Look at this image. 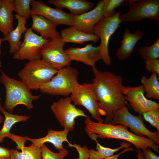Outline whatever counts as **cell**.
I'll use <instances>...</instances> for the list:
<instances>
[{
  "label": "cell",
  "instance_id": "2",
  "mask_svg": "<svg viewBox=\"0 0 159 159\" xmlns=\"http://www.w3.org/2000/svg\"><path fill=\"white\" fill-rule=\"evenodd\" d=\"M85 131L92 140L97 141L101 139H115L125 140L132 144L138 149H152L159 153V145L150 139L140 136L129 131L128 127L121 124L113 125L91 120L90 117L85 120Z\"/></svg>",
  "mask_w": 159,
  "mask_h": 159
},
{
  "label": "cell",
  "instance_id": "34",
  "mask_svg": "<svg viewBox=\"0 0 159 159\" xmlns=\"http://www.w3.org/2000/svg\"><path fill=\"white\" fill-rule=\"evenodd\" d=\"M14 141L16 144V148L22 150L25 147L24 144L27 141L26 136L22 137L11 133L7 137Z\"/></svg>",
  "mask_w": 159,
  "mask_h": 159
},
{
  "label": "cell",
  "instance_id": "39",
  "mask_svg": "<svg viewBox=\"0 0 159 159\" xmlns=\"http://www.w3.org/2000/svg\"><path fill=\"white\" fill-rule=\"evenodd\" d=\"M136 152L138 159H143V152L141 150L137 149Z\"/></svg>",
  "mask_w": 159,
  "mask_h": 159
},
{
  "label": "cell",
  "instance_id": "5",
  "mask_svg": "<svg viewBox=\"0 0 159 159\" xmlns=\"http://www.w3.org/2000/svg\"><path fill=\"white\" fill-rule=\"evenodd\" d=\"M79 74L77 69L70 66L62 68L58 70L50 81L41 85L39 89L43 93L68 96L79 84Z\"/></svg>",
  "mask_w": 159,
  "mask_h": 159
},
{
  "label": "cell",
  "instance_id": "33",
  "mask_svg": "<svg viewBox=\"0 0 159 159\" xmlns=\"http://www.w3.org/2000/svg\"><path fill=\"white\" fill-rule=\"evenodd\" d=\"M145 69L148 72L156 73L159 76V60L156 59H150L145 61Z\"/></svg>",
  "mask_w": 159,
  "mask_h": 159
},
{
  "label": "cell",
  "instance_id": "28",
  "mask_svg": "<svg viewBox=\"0 0 159 159\" xmlns=\"http://www.w3.org/2000/svg\"><path fill=\"white\" fill-rule=\"evenodd\" d=\"M141 59L144 61L150 59L159 58V37L152 45L147 47H139L138 48Z\"/></svg>",
  "mask_w": 159,
  "mask_h": 159
},
{
  "label": "cell",
  "instance_id": "40",
  "mask_svg": "<svg viewBox=\"0 0 159 159\" xmlns=\"http://www.w3.org/2000/svg\"><path fill=\"white\" fill-rule=\"evenodd\" d=\"M2 42H3V38L0 37V55L1 53V43ZM1 66H2L1 63V62L0 59V67H1Z\"/></svg>",
  "mask_w": 159,
  "mask_h": 159
},
{
  "label": "cell",
  "instance_id": "30",
  "mask_svg": "<svg viewBox=\"0 0 159 159\" xmlns=\"http://www.w3.org/2000/svg\"><path fill=\"white\" fill-rule=\"evenodd\" d=\"M104 6L102 11V17H109L116 13L115 9L119 6L127 4L128 0H103Z\"/></svg>",
  "mask_w": 159,
  "mask_h": 159
},
{
  "label": "cell",
  "instance_id": "32",
  "mask_svg": "<svg viewBox=\"0 0 159 159\" xmlns=\"http://www.w3.org/2000/svg\"><path fill=\"white\" fill-rule=\"evenodd\" d=\"M144 119L159 132V109L149 110L143 113Z\"/></svg>",
  "mask_w": 159,
  "mask_h": 159
},
{
  "label": "cell",
  "instance_id": "43",
  "mask_svg": "<svg viewBox=\"0 0 159 159\" xmlns=\"http://www.w3.org/2000/svg\"><path fill=\"white\" fill-rule=\"evenodd\" d=\"M74 159H80L79 158V157H78V158H74Z\"/></svg>",
  "mask_w": 159,
  "mask_h": 159
},
{
  "label": "cell",
  "instance_id": "11",
  "mask_svg": "<svg viewBox=\"0 0 159 159\" xmlns=\"http://www.w3.org/2000/svg\"><path fill=\"white\" fill-rule=\"evenodd\" d=\"M65 43L61 37L51 39L42 48V59L58 70L70 66L71 61L63 50Z\"/></svg>",
  "mask_w": 159,
  "mask_h": 159
},
{
  "label": "cell",
  "instance_id": "38",
  "mask_svg": "<svg viewBox=\"0 0 159 159\" xmlns=\"http://www.w3.org/2000/svg\"><path fill=\"white\" fill-rule=\"evenodd\" d=\"M133 148L131 147L126 148L118 154L115 155H113L110 156L105 158L102 159H117L119 156L122 153L128 151H133Z\"/></svg>",
  "mask_w": 159,
  "mask_h": 159
},
{
  "label": "cell",
  "instance_id": "41",
  "mask_svg": "<svg viewBox=\"0 0 159 159\" xmlns=\"http://www.w3.org/2000/svg\"><path fill=\"white\" fill-rule=\"evenodd\" d=\"M4 118L3 116L0 114V123H1L3 121Z\"/></svg>",
  "mask_w": 159,
  "mask_h": 159
},
{
  "label": "cell",
  "instance_id": "14",
  "mask_svg": "<svg viewBox=\"0 0 159 159\" xmlns=\"http://www.w3.org/2000/svg\"><path fill=\"white\" fill-rule=\"evenodd\" d=\"M31 5V15L42 16L57 25L63 24L72 26L73 15L71 13H67L62 9L50 7L40 1L32 0Z\"/></svg>",
  "mask_w": 159,
  "mask_h": 159
},
{
  "label": "cell",
  "instance_id": "23",
  "mask_svg": "<svg viewBox=\"0 0 159 159\" xmlns=\"http://www.w3.org/2000/svg\"><path fill=\"white\" fill-rule=\"evenodd\" d=\"M14 0H1L0 6V31L4 36L14 29Z\"/></svg>",
  "mask_w": 159,
  "mask_h": 159
},
{
  "label": "cell",
  "instance_id": "7",
  "mask_svg": "<svg viewBox=\"0 0 159 159\" xmlns=\"http://www.w3.org/2000/svg\"><path fill=\"white\" fill-rule=\"evenodd\" d=\"M129 10L120 15V22H135L146 18L159 20V0H128Z\"/></svg>",
  "mask_w": 159,
  "mask_h": 159
},
{
  "label": "cell",
  "instance_id": "10",
  "mask_svg": "<svg viewBox=\"0 0 159 159\" xmlns=\"http://www.w3.org/2000/svg\"><path fill=\"white\" fill-rule=\"evenodd\" d=\"M70 97L75 105L83 106L94 119L98 122H103L100 113L98 102L92 83L79 84Z\"/></svg>",
  "mask_w": 159,
  "mask_h": 159
},
{
  "label": "cell",
  "instance_id": "4",
  "mask_svg": "<svg viewBox=\"0 0 159 159\" xmlns=\"http://www.w3.org/2000/svg\"><path fill=\"white\" fill-rule=\"evenodd\" d=\"M58 71L41 59L29 61L18 76L30 90L36 91L41 85L50 81Z\"/></svg>",
  "mask_w": 159,
  "mask_h": 159
},
{
  "label": "cell",
  "instance_id": "17",
  "mask_svg": "<svg viewBox=\"0 0 159 159\" xmlns=\"http://www.w3.org/2000/svg\"><path fill=\"white\" fill-rule=\"evenodd\" d=\"M31 16L32 23L31 28L43 38L51 39L60 37V33L56 29L57 25L41 15H32Z\"/></svg>",
  "mask_w": 159,
  "mask_h": 159
},
{
  "label": "cell",
  "instance_id": "29",
  "mask_svg": "<svg viewBox=\"0 0 159 159\" xmlns=\"http://www.w3.org/2000/svg\"><path fill=\"white\" fill-rule=\"evenodd\" d=\"M32 0H15L13 3L14 11L20 16L26 19L30 16L32 9L30 8Z\"/></svg>",
  "mask_w": 159,
  "mask_h": 159
},
{
  "label": "cell",
  "instance_id": "25",
  "mask_svg": "<svg viewBox=\"0 0 159 159\" xmlns=\"http://www.w3.org/2000/svg\"><path fill=\"white\" fill-rule=\"evenodd\" d=\"M42 145L32 144L29 147H24L19 152L17 150H10V159H42Z\"/></svg>",
  "mask_w": 159,
  "mask_h": 159
},
{
  "label": "cell",
  "instance_id": "8",
  "mask_svg": "<svg viewBox=\"0 0 159 159\" xmlns=\"http://www.w3.org/2000/svg\"><path fill=\"white\" fill-rule=\"evenodd\" d=\"M120 13V11H118L111 17H102L93 29V34L99 37L100 39L101 60L107 65H110L111 63L108 51L109 41L121 23L119 19Z\"/></svg>",
  "mask_w": 159,
  "mask_h": 159
},
{
  "label": "cell",
  "instance_id": "13",
  "mask_svg": "<svg viewBox=\"0 0 159 159\" xmlns=\"http://www.w3.org/2000/svg\"><path fill=\"white\" fill-rule=\"evenodd\" d=\"M122 90L130 106L139 115H142L149 110L159 109L158 103L145 97V90L142 85L136 87L123 86Z\"/></svg>",
  "mask_w": 159,
  "mask_h": 159
},
{
  "label": "cell",
  "instance_id": "6",
  "mask_svg": "<svg viewBox=\"0 0 159 159\" xmlns=\"http://www.w3.org/2000/svg\"><path fill=\"white\" fill-rule=\"evenodd\" d=\"M110 124H121L129 127L131 132L137 135L145 137L159 145V132L150 131L145 127L142 115H134L129 112L128 107L125 106L113 114Z\"/></svg>",
  "mask_w": 159,
  "mask_h": 159
},
{
  "label": "cell",
  "instance_id": "18",
  "mask_svg": "<svg viewBox=\"0 0 159 159\" xmlns=\"http://www.w3.org/2000/svg\"><path fill=\"white\" fill-rule=\"evenodd\" d=\"M144 34L143 32L138 30L132 33L128 29H125L123 33V39L120 41V46L117 49L116 54L118 59L123 60L130 56L137 42Z\"/></svg>",
  "mask_w": 159,
  "mask_h": 159
},
{
  "label": "cell",
  "instance_id": "22",
  "mask_svg": "<svg viewBox=\"0 0 159 159\" xmlns=\"http://www.w3.org/2000/svg\"><path fill=\"white\" fill-rule=\"evenodd\" d=\"M60 36L64 42L83 44L87 42L92 41L95 43L100 39L99 37L94 34H87L80 31L73 26L64 29L61 31Z\"/></svg>",
  "mask_w": 159,
  "mask_h": 159
},
{
  "label": "cell",
  "instance_id": "15",
  "mask_svg": "<svg viewBox=\"0 0 159 159\" xmlns=\"http://www.w3.org/2000/svg\"><path fill=\"white\" fill-rule=\"evenodd\" d=\"M65 53L71 61L81 62L92 67L95 63L101 60L100 46L95 47L92 43L86 44L83 47H70L64 50Z\"/></svg>",
  "mask_w": 159,
  "mask_h": 159
},
{
  "label": "cell",
  "instance_id": "27",
  "mask_svg": "<svg viewBox=\"0 0 159 159\" xmlns=\"http://www.w3.org/2000/svg\"><path fill=\"white\" fill-rule=\"evenodd\" d=\"M155 73H152L148 78L145 76H142L140 82L142 84L146 96L149 99L159 100V82Z\"/></svg>",
  "mask_w": 159,
  "mask_h": 159
},
{
  "label": "cell",
  "instance_id": "31",
  "mask_svg": "<svg viewBox=\"0 0 159 159\" xmlns=\"http://www.w3.org/2000/svg\"><path fill=\"white\" fill-rule=\"evenodd\" d=\"M42 159H64L69 153L68 150L65 148L59 150L58 153H54L44 144L42 145Z\"/></svg>",
  "mask_w": 159,
  "mask_h": 159
},
{
  "label": "cell",
  "instance_id": "35",
  "mask_svg": "<svg viewBox=\"0 0 159 159\" xmlns=\"http://www.w3.org/2000/svg\"><path fill=\"white\" fill-rule=\"evenodd\" d=\"M73 147L75 148L78 151L80 159H88V149L87 146L81 147L78 145L74 144Z\"/></svg>",
  "mask_w": 159,
  "mask_h": 159
},
{
  "label": "cell",
  "instance_id": "19",
  "mask_svg": "<svg viewBox=\"0 0 159 159\" xmlns=\"http://www.w3.org/2000/svg\"><path fill=\"white\" fill-rule=\"evenodd\" d=\"M69 132L66 129L62 131H56L50 129L48 130L47 135L44 137L37 138H32L26 136L27 140L32 143V144H38L41 145L46 142L53 145L55 148L58 151L63 149V143L66 142L69 147H72L67 139V135Z\"/></svg>",
  "mask_w": 159,
  "mask_h": 159
},
{
  "label": "cell",
  "instance_id": "26",
  "mask_svg": "<svg viewBox=\"0 0 159 159\" xmlns=\"http://www.w3.org/2000/svg\"><path fill=\"white\" fill-rule=\"evenodd\" d=\"M96 142V150L93 149H88V159H102L113 155L114 153L122 148H129L131 145L129 142H122L120 146L115 149L105 147L102 145L98 141Z\"/></svg>",
  "mask_w": 159,
  "mask_h": 159
},
{
  "label": "cell",
  "instance_id": "36",
  "mask_svg": "<svg viewBox=\"0 0 159 159\" xmlns=\"http://www.w3.org/2000/svg\"><path fill=\"white\" fill-rule=\"evenodd\" d=\"M143 154V159H159V156L154 154L150 148L142 150Z\"/></svg>",
  "mask_w": 159,
  "mask_h": 159
},
{
  "label": "cell",
  "instance_id": "20",
  "mask_svg": "<svg viewBox=\"0 0 159 159\" xmlns=\"http://www.w3.org/2000/svg\"><path fill=\"white\" fill-rule=\"evenodd\" d=\"M14 16L17 21L16 28L2 38L3 42H9L8 52L11 54H14L19 50L22 43L20 41L21 35L24 34L28 29L26 26V19L16 14Z\"/></svg>",
  "mask_w": 159,
  "mask_h": 159
},
{
  "label": "cell",
  "instance_id": "42",
  "mask_svg": "<svg viewBox=\"0 0 159 159\" xmlns=\"http://www.w3.org/2000/svg\"><path fill=\"white\" fill-rule=\"evenodd\" d=\"M1 0H0V6L1 5Z\"/></svg>",
  "mask_w": 159,
  "mask_h": 159
},
{
  "label": "cell",
  "instance_id": "9",
  "mask_svg": "<svg viewBox=\"0 0 159 159\" xmlns=\"http://www.w3.org/2000/svg\"><path fill=\"white\" fill-rule=\"evenodd\" d=\"M71 102L70 97L67 96L54 102L51 107L55 118L60 125L64 129L69 131H73L76 118L88 116L83 110L77 108Z\"/></svg>",
  "mask_w": 159,
  "mask_h": 159
},
{
  "label": "cell",
  "instance_id": "16",
  "mask_svg": "<svg viewBox=\"0 0 159 159\" xmlns=\"http://www.w3.org/2000/svg\"><path fill=\"white\" fill-rule=\"evenodd\" d=\"M104 0H99L93 9L78 15H73L72 26L84 33L93 34L94 25L102 17Z\"/></svg>",
  "mask_w": 159,
  "mask_h": 159
},
{
  "label": "cell",
  "instance_id": "21",
  "mask_svg": "<svg viewBox=\"0 0 159 159\" xmlns=\"http://www.w3.org/2000/svg\"><path fill=\"white\" fill-rule=\"evenodd\" d=\"M48 2L57 8H66L74 15H78L89 11L94 6L93 3L87 0H48Z\"/></svg>",
  "mask_w": 159,
  "mask_h": 159
},
{
  "label": "cell",
  "instance_id": "1",
  "mask_svg": "<svg viewBox=\"0 0 159 159\" xmlns=\"http://www.w3.org/2000/svg\"><path fill=\"white\" fill-rule=\"evenodd\" d=\"M92 71L100 114L105 116L104 123L110 124L115 112L125 106L130 107L122 92V77L110 71H100L95 67Z\"/></svg>",
  "mask_w": 159,
  "mask_h": 159
},
{
  "label": "cell",
  "instance_id": "37",
  "mask_svg": "<svg viewBox=\"0 0 159 159\" xmlns=\"http://www.w3.org/2000/svg\"><path fill=\"white\" fill-rule=\"evenodd\" d=\"M0 159H10V150L0 146Z\"/></svg>",
  "mask_w": 159,
  "mask_h": 159
},
{
  "label": "cell",
  "instance_id": "24",
  "mask_svg": "<svg viewBox=\"0 0 159 159\" xmlns=\"http://www.w3.org/2000/svg\"><path fill=\"white\" fill-rule=\"evenodd\" d=\"M0 112L5 117L4 125L0 130V144L4 141V138H7L10 134V130L16 123L26 122L30 117L26 115H18L9 113L4 110L0 103Z\"/></svg>",
  "mask_w": 159,
  "mask_h": 159
},
{
  "label": "cell",
  "instance_id": "12",
  "mask_svg": "<svg viewBox=\"0 0 159 159\" xmlns=\"http://www.w3.org/2000/svg\"><path fill=\"white\" fill-rule=\"evenodd\" d=\"M50 39H45L34 32L31 28L24 34L23 41L18 51L13 58L19 60L29 61L41 59V49L43 45Z\"/></svg>",
  "mask_w": 159,
  "mask_h": 159
},
{
  "label": "cell",
  "instance_id": "3",
  "mask_svg": "<svg viewBox=\"0 0 159 159\" xmlns=\"http://www.w3.org/2000/svg\"><path fill=\"white\" fill-rule=\"evenodd\" d=\"M0 82L5 87L6 94L3 109L12 113L15 107L23 105L28 109L33 107V102L39 99L43 95H34L22 80H17L8 77L0 70Z\"/></svg>",
  "mask_w": 159,
  "mask_h": 159
}]
</instances>
